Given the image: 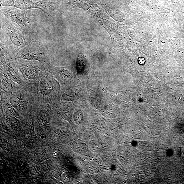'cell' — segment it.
I'll return each instance as SVG.
<instances>
[{
    "instance_id": "cell-9",
    "label": "cell",
    "mask_w": 184,
    "mask_h": 184,
    "mask_svg": "<svg viewBox=\"0 0 184 184\" xmlns=\"http://www.w3.org/2000/svg\"><path fill=\"white\" fill-rule=\"evenodd\" d=\"M10 101L12 105L15 107L21 108L26 105L25 103L20 99L14 96H12L10 99Z\"/></svg>"
},
{
    "instance_id": "cell-10",
    "label": "cell",
    "mask_w": 184,
    "mask_h": 184,
    "mask_svg": "<svg viewBox=\"0 0 184 184\" xmlns=\"http://www.w3.org/2000/svg\"><path fill=\"white\" fill-rule=\"evenodd\" d=\"M39 116L40 120L42 122L48 123H50V118L48 112L44 110L40 111Z\"/></svg>"
},
{
    "instance_id": "cell-5",
    "label": "cell",
    "mask_w": 184,
    "mask_h": 184,
    "mask_svg": "<svg viewBox=\"0 0 184 184\" xmlns=\"http://www.w3.org/2000/svg\"><path fill=\"white\" fill-rule=\"evenodd\" d=\"M25 75L27 78L30 80L34 79L38 75L39 69L37 67L32 65H25L23 66Z\"/></svg>"
},
{
    "instance_id": "cell-3",
    "label": "cell",
    "mask_w": 184,
    "mask_h": 184,
    "mask_svg": "<svg viewBox=\"0 0 184 184\" xmlns=\"http://www.w3.org/2000/svg\"><path fill=\"white\" fill-rule=\"evenodd\" d=\"M1 7H12L22 10L39 9L46 14L50 15L59 9L57 4L48 0L34 1L33 0H0Z\"/></svg>"
},
{
    "instance_id": "cell-7",
    "label": "cell",
    "mask_w": 184,
    "mask_h": 184,
    "mask_svg": "<svg viewBox=\"0 0 184 184\" xmlns=\"http://www.w3.org/2000/svg\"><path fill=\"white\" fill-rule=\"evenodd\" d=\"M88 149L93 153H97L100 151L102 149L101 144L96 140H91L89 142Z\"/></svg>"
},
{
    "instance_id": "cell-1",
    "label": "cell",
    "mask_w": 184,
    "mask_h": 184,
    "mask_svg": "<svg viewBox=\"0 0 184 184\" xmlns=\"http://www.w3.org/2000/svg\"><path fill=\"white\" fill-rule=\"evenodd\" d=\"M0 39L1 46L14 51H20L28 44L23 31L1 14Z\"/></svg>"
},
{
    "instance_id": "cell-2",
    "label": "cell",
    "mask_w": 184,
    "mask_h": 184,
    "mask_svg": "<svg viewBox=\"0 0 184 184\" xmlns=\"http://www.w3.org/2000/svg\"><path fill=\"white\" fill-rule=\"evenodd\" d=\"M3 15L29 36L37 33L38 29L34 16L26 10L10 6L1 7Z\"/></svg>"
},
{
    "instance_id": "cell-12",
    "label": "cell",
    "mask_w": 184,
    "mask_h": 184,
    "mask_svg": "<svg viewBox=\"0 0 184 184\" xmlns=\"http://www.w3.org/2000/svg\"><path fill=\"white\" fill-rule=\"evenodd\" d=\"M33 1H41V0H33Z\"/></svg>"
},
{
    "instance_id": "cell-11",
    "label": "cell",
    "mask_w": 184,
    "mask_h": 184,
    "mask_svg": "<svg viewBox=\"0 0 184 184\" xmlns=\"http://www.w3.org/2000/svg\"><path fill=\"white\" fill-rule=\"evenodd\" d=\"M48 1H50L53 2V3L59 4V5L60 3V1H61V0H48Z\"/></svg>"
},
{
    "instance_id": "cell-8",
    "label": "cell",
    "mask_w": 184,
    "mask_h": 184,
    "mask_svg": "<svg viewBox=\"0 0 184 184\" xmlns=\"http://www.w3.org/2000/svg\"><path fill=\"white\" fill-rule=\"evenodd\" d=\"M88 145L85 143H78L74 146L73 147V151L80 154H83L86 152L88 150Z\"/></svg>"
},
{
    "instance_id": "cell-6",
    "label": "cell",
    "mask_w": 184,
    "mask_h": 184,
    "mask_svg": "<svg viewBox=\"0 0 184 184\" xmlns=\"http://www.w3.org/2000/svg\"><path fill=\"white\" fill-rule=\"evenodd\" d=\"M51 83L48 81H43L40 83L39 89L40 93L43 95H50L52 91L53 88Z\"/></svg>"
},
{
    "instance_id": "cell-4",
    "label": "cell",
    "mask_w": 184,
    "mask_h": 184,
    "mask_svg": "<svg viewBox=\"0 0 184 184\" xmlns=\"http://www.w3.org/2000/svg\"><path fill=\"white\" fill-rule=\"evenodd\" d=\"M17 58L39 62L45 59V53L42 43L34 40H29L28 44L17 53Z\"/></svg>"
}]
</instances>
